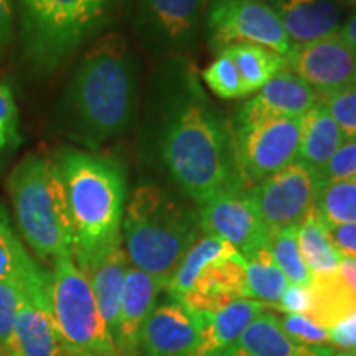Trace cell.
Returning <instances> with one entry per match:
<instances>
[{
	"label": "cell",
	"mask_w": 356,
	"mask_h": 356,
	"mask_svg": "<svg viewBox=\"0 0 356 356\" xmlns=\"http://www.w3.org/2000/svg\"><path fill=\"white\" fill-rule=\"evenodd\" d=\"M168 106L162 160L172 180L203 207L226 193L246 191L233 132L204 97L195 76L185 79Z\"/></svg>",
	"instance_id": "cell-1"
},
{
	"label": "cell",
	"mask_w": 356,
	"mask_h": 356,
	"mask_svg": "<svg viewBox=\"0 0 356 356\" xmlns=\"http://www.w3.org/2000/svg\"><path fill=\"white\" fill-rule=\"evenodd\" d=\"M280 325H282L284 332H286L293 341H297V343L300 345L320 346L323 343H328L327 328L315 325L310 318H307L305 315L286 314V317L280 318Z\"/></svg>",
	"instance_id": "cell-37"
},
{
	"label": "cell",
	"mask_w": 356,
	"mask_h": 356,
	"mask_svg": "<svg viewBox=\"0 0 356 356\" xmlns=\"http://www.w3.org/2000/svg\"><path fill=\"white\" fill-rule=\"evenodd\" d=\"M297 228L299 226L275 231L270 238L269 249L275 264L286 275L289 284L309 287L312 282V273L307 267L304 257H302L299 239H297Z\"/></svg>",
	"instance_id": "cell-30"
},
{
	"label": "cell",
	"mask_w": 356,
	"mask_h": 356,
	"mask_svg": "<svg viewBox=\"0 0 356 356\" xmlns=\"http://www.w3.org/2000/svg\"><path fill=\"white\" fill-rule=\"evenodd\" d=\"M244 259L249 299H256L261 304L277 305L289 287V280L275 264L270 249L262 248Z\"/></svg>",
	"instance_id": "cell-28"
},
{
	"label": "cell",
	"mask_w": 356,
	"mask_h": 356,
	"mask_svg": "<svg viewBox=\"0 0 356 356\" xmlns=\"http://www.w3.org/2000/svg\"><path fill=\"white\" fill-rule=\"evenodd\" d=\"M328 341L346 351L356 350V312L328 330Z\"/></svg>",
	"instance_id": "cell-40"
},
{
	"label": "cell",
	"mask_w": 356,
	"mask_h": 356,
	"mask_svg": "<svg viewBox=\"0 0 356 356\" xmlns=\"http://www.w3.org/2000/svg\"><path fill=\"white\" fill-rule=\"evenodd\" d=\"M287 70L317 92L318 99L356 84V53L340 33L292 44Z\"/></svg>",
	"instance_id": "cell-12"
},
{
	"label": "cell",
	"mask_w": 356,
	"mask_h": 356,
	"mask_svg": "<svg viewBox=\"0 0 356 356\" xmlns=\"http://www.w3.org/2000/svg\"><path fill=\"white\" fill-rule=\"evenodd\" d=\"M327 236L341 257L356 259V222L355 225H325Z\"/></svg>",
	"instance_id": "cell-38"
},
{
	"label": "cell",
	"mask_w": 356,
	"mask_h": 356,
	"mask_svg": "<svg viewBox=\"0 0 356 356\" xmlns=\"http://www.w3.org/2000/svg\"><path fill=\"white\" fill-rule=\"evenodd\" d=\"M162 289L165 286L159 279L137 267H129L113 337L119 356H140L142 328L154 312Z\"/></svg>",
	"instance_id": "cell-17"
},
{
	"label": "cell",
	"mask_w": 356,
	"mask_h": 356,
	"mask_svg": "<svg viewBox=\"0 0 356 356\" xmlns=\"http://www.w3.org/2000/svg\"><path fill=\"white\" fill-rule=\"evenodd\" d=\"M22 56L38 74L60 68L109 24L121 0H17Z\"/></svg>",
	"instance_id": "cell-5"
},
{
	"label": "cell",
	"mask_w": 356,
	"mask_h": 356,
	"mask_svg": "<svg viewBox=\"0 0 356 356\" xmlns=\"http://www.w3.org/2000/svg\"><path fill=\"white\" fill-rule=\"evenodd\" d=\"M53 162L60 172L73 222V257L79 269L122 244L126 173L118 160L63 149Z\"/></svg>",
	"instance_id": "cell-3"
},
{
	"label": "cell",
	"mask_w": 356,
	"mask_h": 356,
	"mask_svg": "<svg viewBox=\"0 0 356 356\" xmlns=\"http://www.w3.org/2000/svg\"><path fill=\"white\" fill-rule=\"evenodd\" d=\"M226 55L231 56L236 68L241 74L248 95L257 92L280 71L287 70L286 56L261 44L236 43L226 48Z\"/></svg>",
	"instance_id": "cell-25"
},
{
	"label": "cell",
	"mask_w": 356,
	"mask_h": 356,
	"mask_svg": "<svg viewBox=\"0 0 356 356\" xmlns=\"http://www.w3.org/2000/svg\"><path fill=\"white\" fill-rule=\"evenodd\" d=\"M70 356H102V355H95V353H71Z\"/></svg>",
	"instance_id": "cell-46"
},
{
	"label": "cell",
	"mask_w": 356,
	"mask_h": 356,
	"mask_svg": "<svg viewBox=\"0 0 356 356\" xmlns=\"http://www.w3.org/2000/svg\"><path fill=\"white\" fill-rule=\"evenodd\" d=\"M275 307H277L279 310L286 312V314L307 315L310 307V289L305 286L289 284L282 299H280V302Z\"/></svg>",
	"instance_id": "cell-39"
},
{
	"label": "cell",
	"mask_w": 356,
	"mask_h": 356,
	"mask_svg": "<svg viewBox=\"0 0 356 356\" xmlns=\"http://www.w3.org/2000/svg\"><path fill=\"white\" fill-rule=\"evenodd\" d=\"M17 228L40 259L73 252L68 198L53 159L26 155L7 178Z\"/></svg>",
	"instance_id": "cell-6"
},
{
	"label": "cell",
	"mask_w": 356,
	"mask_h": 356,
	"mask_svg": "<svg viewBox=\"0 0 356 356\" xmlns=\"http://www.w3.org/2000/svg\"><path fill=\"white\" fill-rule=\"evenodd\" d=\"M6 356H70L51 307V274L42 270L26 286L12 335L3 348Z\"/></svg>",
	"instance_id": "cell-11"
},
{
	"label": "cell",
	"mask_w": 356,
	"mask_h": 356,
	"mask_svg": "<svg viewBox=\"0 0 356 356\" xmlns=\"http://www.w3.org/2000/svg\"><path fill=\"white\" fill-rule=\"evenodd\" d=\"M333 356H356L353 351H338V353H333Z\"/></svg>",
	"instance_id": "cell-45"
},
{
	"label": "cell",
	"mask_w": 356,
	"mask_h": 356,
	"mask_svg": "<svg viewBox=\"0 0 356 356\" xmlns=\"http://www.w3.org/2000/svg\"><path fill=\"white\" fill-rule=\"evenodd\" d=\"M292 44L314 42L340 30V8L335 0H273Z\"/></svg>",
	"instance_id": "cell-20"
},
{
	"label": "cell",
	"mask_w": 356,
	"mask_h": 356,
	"mask_svg": "<svg viewBox=\"0 0 356 356\" xmlns=\"http://www.w3.org/2000/svg\"><path fill=\"white\" fill-rule=\"evenodd\" d=\"M314 210L323 225H355L356 180H338L320 186Z\"/></svg>",
	"instance_id": "cell-29"
},
{
	"label": "cell",
	"mask_w": 356,
	"mask_h": 356,
	"mask_svg": "<svg viewBox=\"0 0 356 356\" xmlns=\"http://www.w3.org/2000/svg\"><path fill=\"white\" fill-rule=\"evenodd\" d=\"M13 13V0H0V55L12 38Z\"/></svg>",
	"instance_id": "cell-41"
},
{
	"label": "cell",
	"mask_w": 356,
	"mask_h": 356,
	"mask_svg": "<svg viewBox=\"0 0 356 356\" xmlns=\"http://www.w3.org/2000/svg\"><path fill=\"white\" fill-rule=\"evenodd\" d=\"M200 315L170 300L155 307L142 328L140 356H188L200 335Z\"/></svg>",
	"instance_id": "cell-16"
},
{
	"label": "cell",
	"mask_w": 356,
	"mask_h": 356,
	"mask_svg": "<svg viewBox=\"0 0 356 356\" xmlns=\"http://www.w3.org/2000/svg\"><path fill=\"white\" fill-rule=\"evenodd\" d=\"M340 37L348 43V47L356 53V10L348 17V20L345 22L343 26H340L338 30Z\"/></svg>",
	"instance_id": "cell-43"
},
{
	"label": "cell",
	"mask_w": 356,
	"mask_h": 356,
	"mask_svg": "<svg viewBox=\"0 0 356 356\" xmlns=\"http://www.w3.org/2000/svg\"><path fill=\"white\" fill-rule=\"evenodd\" d=\"M246 197L273 233L299 226L317 195V178L309 167L293 160L264 180L248 188Z\"/></svg>",
	"instance_id": "cell-10"
},
{
	"label": "cell",
	"mask_w": 356,
	"mask_h": 356,
	"mask_svg": "<svg viewBox=\"0 0 356 356\" xmlns=\"http://www.w3.org/2000/svg\"><path fill=\"white\" fill-rule=\"evenodd\" d=\"M238 299H249L246 259L233 251L204 264L190 291L177 302L195 314H215Z\"/></svg>",
	"instance_id": "cell-14"
},
{
	"label": "cell",
	"mask_w": 356,
	"mask_h": 356,
	"mask_svg": "<svg viewBox=\"0 0 356 356\" xmlns=\"http://www.w3.org/2000/svg\"><path fill=\"white\" fill-rule=\"evenodd\" d=\"M38 264L13 233L10 218L6 208L0 204V279L25 277L38 269Z\"/></svg>",
	"instance_id": "cell-31"
},
{
	"label": "cell",
	"mask_w": 356,
	"mask_h": 356,
	"mask_svg": "<svg viewBox=\"0 0 356 356\" xmlns=\"http://www.w3.org/2000/svg\"><path fill=\"white\" fill-rule=\"evenodd\" d=\"M198 218L204 233L225 239L243 257L269 248L274 234L261 220L244 191L226 193L211 200L200 207Z\"/></svg>",
	"instance_id": "cell-13"
},
{
	"label": "cell",
	"mask_w": 356,
	"mask_h": 356,
	"mask_svg": "<svg viewBox=\"0 0 356 356\" xmlns=\"http://www.w3.org/2000/svg\"><path fill=\"white\" fill-rule=\"evenodd\" d=\"M226 356H333V350L297 343L284 332L280 318L261 312Z\"/></svg>",
	"instance_id": "cell-21"
},
{
	"label": "cell",
	"mask_w": 356,
	"mask_h": 356,
	"mask_svg": "<svg viewBox=\"0 0 356 356\" xmlns=\"http://www.w3.org/2000/svg\"><path fill=\"white\" fill-rule=\"evenodd\" d=\"M207 0H140V22L162 47H181L193 38Z\"/></svg>",
	"instance_id": "cell-18"
},
{
	"label": "cell",
	"mask_w": 356,
	"mask_h": 356,
	"mask_svg": "<svg viewBox=\"0 0 356 356\" xmlns=\"http://www.w3.org/2000/svg\"><path fill=\"white\" fill-rule=\"evenodd\" d=\"M264 310L254 299L229 302L215 314H198L200 335L188 356H226L241 337L244 328Z\"/></svg>",
	"instance_id": "cell-19"
},
{
	"label": "cell",
	"mask_w": 356,
	"mask_h": 356,
	"mask_svg": "<svg viewBox=\"0 0 356 356\" xmlns=\"http://www.w3.org/2000/svg\"><path fill=\"white\" fill-rule=\"evenodd\" d=\"M19 142V109L10 88L0 83V154L17 147Z\"/></svg>",
	"instance_id": "cell-36"
},
{
	"label": "cell",
	"mask_w": 356,
	"mask_h": 356,
	"mask_svg": "<svg viewBox=\"0 0 356 356\" xmlns=\"http://www.w3.org/2000/svg\"><path fill=\"white\" fill-rule=\"evenodd\" d=\"M233 251H236V249L229 243H226L221 238H216V236L207 234L204 238H200L190 248V251L186 252L184 261L180 262L175 274L172 275V279L168 280V284L165 286L172 300L181 299L190 291L204 264L216 259V257L229 254Z\"/></svg>",
	"instance_id": "cell-27"
},
{
	"label": "cell",
	"mask_w": 356,
	"mask_h": 356,
	"mask_svg": "<svg viewBox=\"0 0 356 356\" xmlns=\"http://www.w3.org/2000/svg\"><path fill=\"white\" fill-rule=\"evenodd\" d=\"M136 111V73L119 33L101 37L84 55L61 101L63 129L96 150L131 126Z\"/></svg>",
	"instance_id": "cell-2"
},
{
	"label": "cell",
	"mask_w": 356,
	"mask_h": 356,
	"mask_svg": "<svg viewBox=\"0 0 356 356\" xmlns=\"http://www.w3.org/2000/svg\"><path fill=\"white\" fill-rule=\"evenodd\" d=\"M353 353H355V355H356V350H355V351H353Z\"/></svg>",
	"instance_id": "cell-48"
},
{
	"label": "cell",
	"mask_w": 356,
	"mask_h": 356,
	"mask_svg": "<svg viewBox=\"0 0 356 356\" xmlns=\"http://www.w3.org/2000/svg\"><path fill=\"white\" fill-rule=\"evenodd\" d=\"M200 231V218L154 185L136 188L124 210L122 234L129 262L163 286L198 241Z\"/></svg>",
	"instance_id": "cell-4"
},
{
	"label": "cell",
	"mask_w": 356,
	"mask_h": 356,
	"mask_svg": "<svg viewBox=\"0 0 356 356\" xmlns=\"http://www.w3.org/2000/svg\"><path fill=\"white\" fill-rule=\"evenodd\" d=\"M345 7H356V0H338Z\"/></svg>",
	"instance_id": "cell-44"
},
{
	"label": "cell",
	"mask_w": 356,
	"mask_h": 356,
	"mask_svg": "<svg viewBox=\"0 0 356 356\" xmlns=\"http://www.w3.org/2000/svg\"><path fill=\"white\" fill-rule=\"evenodd\" d=\"M302 118L269 119L233 129V140L246 190L297 160Z\"/></svg>",
	"instance_id": "cell-9"
},
{
	"label": "cell",
	"mask_w": 356,
	"mask_h": 356,
	"mask_svg": "<svg viewBox=\"0 0 356 356\" xmlns=\"http://www.w3.org/2000/svg\"><path fill=\"white\" fill-rule=\"evenodd\" d=\"M338 273L346 280V284L353 289L356 293V259L355 257H341Z\"/></svg>",
	"instance_id": "cell-42"
},
{
	"label": "cell",
	"mask_w": 356,
	"mask_h": 356,
	"mask_svg": "<svg viewBox=\"0 0 356 356\" xmlns=\"http://www.w3.org/2000/svg\"><path fill=\"white\" fill-rule=\"evenodd\" d=\"M42 270L43 267L40 266L33 274L25 275V277L0 279V348L7 345L8 338L12 335L17 314L24 302L26 286Z\"/></svg>",
	"instance_id": "cell-32"
},
{
	"label": "cell",
	"mask_w": 356,
	"mask_h": 356,
	"mask_svg": "<svg viewBox=\"0 0 356 356\" xmlns=\"http://www.w3.org/2000/svg\"><path fill=\"white\" fill-rule=\"evenodd\" d=\"M343 142L345 139L337 122L333 121L328 109L318 101L309 113L302 115L297 160L317 173Z\"/></svg>",
	"instance_id": "cell-23"
},
{
	"label": "cell",
	"mask_w": 356,
	"mask_h": 356,
	"mask_svg": "<svg viewBox=\"0 0 356 356\" xmlns=\"http://www.w3.org/2000/svg\"><path fill=\"white\" fill-rule=\"evenodd\" d=\"M317 190L338 180H356V139L345 140L322 170L315 173Z\"/></svg>",
	"instance_id": "cell-35"
},
{
	"label": "cell",
	"mask_w": 356,
	"mask_h": 356,
	"mask_svg": "<svg viewBox=\"0 0 356 356\" xmlns=\"http://www.w3.org/2000/svg\"><path fill=\"white\" fill-rule=\"evenodd\" d=\"M208 42L218 53L252 43L287 56L292 43L273 6L264 0H213L207 17Z\"/></svg>",
	"instance_id": "cell-8"
},
{
	"label": "cell",
	"mask_w": 356,
	"mask_h": 356,
	"mask_svg": "<svg viewBox=\"0 0 356 356\" xmlns=\"http://www.w3.org/2000/svg\"><path fill=\"white\" fill-rule=\"evenodd\" d=\"M0 356H6V355H3V351H2V350H0Z\"/></svg>",
	"instance_id": "cell-47"
},
{
	"label": "cell",
	"mask_w": 356,
	"mask_h": 356,
	"mask_svg": "<svg viewBox=\"0 0 356 356\" xmlns=\"http://www.w3.org/2000/svg\"><path fill=\"white\" fill-rule=\"evenodd\" d=\"M207 86L221 99H239L248 96L246 86L229 55L220 53L213 63L203 71Z\"/></svg>",
	"instance_id": "cell-33"
},
{
	"label": "cell",
	"mask_w": 356,
	"mask_h": 356,
	"mask_svg": "<svg viewBox=\"0 0 356 356\" xmlns=\"http://www.w3.org/2000/svg\"><path fill=\"white\" fill-rule=\"evenodd\" d=\"M297 239H299L302 257L312 275L337 273L341 256L328 239L325 225L314 208L307 213L304 221L297 228Z\"/></svg>",
	"instance_id": "cell-26"
},
{
	"label": "cell",
	"mask_w": 356,
	"mask_h": 356,
	"mask_svg": "<svg viewBox=\"0 0 356 356\" xmlns=\"http://www.w3.org/2000/svg\"><path fill=\"white\" fill-rule=\"evenodd\" d=\"M310 307L305 317L318 327L330 328L356 312V293L340 273L312 275Z\"/></svg>",
	"instance_id": "cell-24"
},
{
	"label": "cell",
	"mask_w": 356,
	"mask_h": 356,
	"mask_svg": "<svg viewBox=\"0 0 356 356\" xmlns=\"http://www.w3.org/2000/svg\"><path fill=\"white\" fill-rule=\"evenodd\" d=\"M317 92L309 84L284 70L262 86L251 99L244 101L234 118V127L269 119L302 118L317 104Z\"/></svg>",
	"instance_id": "cell-15"
},
{
	"label": "cell",
	"mask_w": 356,
	"mask_h": 356,
	"mask_svg": "<svg viewBox=\"0 0 356 356\" xmlns=\"http://www.w3.org/2000/svg\"><path fill=\"white\" fill-rule=\"evenodd\" d=\"M51 270V307L58 330L71 353L119 356L86 275L73 252L58 256Z\"/></svg>",
	"instance_id": "cell-7"
},
{
	"label": "cell",
	"mask_w": 356,
	"mask_h": 356,
	"mask_svg": "<svg viewBox=\"0 0 356 356\" xmlns=\"http://www.w3.org/2000/svg\"><path fill=\"white\" fill-rule=\"evenodd\" d=\"M129 267L131 266H129L127 252L121 244L101 256L88 269L81 270L92 289L97 309H99L111 338L114 337L115 325H118L122 289Z\"/></svg>",
	"instance_id": "cell-22"
},
{
	"label": "cell",
	"mask_w": 356,
	"mask_h": 356,
	"mask_svg": "<svg viewBox=\"0 0 356 356\" xmlns=\"http://www.w3.org/2000/svg\"><path fill=\"white\" fill-rule=\"evenodd\" d=\"M320 102L337 122L345 140L356 139V84L325 96Z\"/></svg>",
	"instance_id": "cell-34"
}]
</instances>
